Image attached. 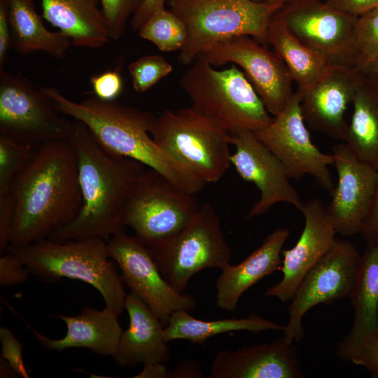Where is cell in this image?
<instances>
[{
	"mask_svg": "<svg viewBox=\"0 0 378 378\" xmlns=\"http://www.w3.org/2000/svg\"><path fill=\"white\" fill-rule=\"evenodd\" d=\"M349 362L367 369L374 378H378V337L358 348L349 357Z\"/></svg>",
	"mask_w": 378,
	"mask_h": 378,
	"instance_id": "obj_39",
	"label": "cell"
},
{
	"mask_svg": "<svg viewBox=\"0 0 378 378\" xmlns=\"http://www.w3.org/2000/svg\"><path fill=\"white\" fill-rule=\"evenodd\" d=\"M66 326V333L60 339H52L29 327L39 344L48 350L63 351L71 348L87 349L102 356L115 352L122 332L118 316L111 309L84 307L73 316L57 315Z\"/></svg>",
	"mask_w": 378,
	"mask_h": 378,
	"instance_id": "obj_24",
	"label": "cell"
},
{
	"mask_svg": "<svg viewBox=\"0 0 378 378\" xmlns=\"http://www.w3.org/2000/svg\"><path fill=\"white\" fill-rule=\"evenodd\" d=\"M360 234L364 238L378 234V176L367 215Z\"/></svg>",
	"mask_w": 378,
	"mask_h": 378,
	"instance_id": "obj_43",
	"label": "cell"
},
{
	"mask_svg": "<svg viewBox=\"0 0 378 378\" xmlns=\"http://www.w3.org/2000/svg\"><path fill=\"white\" fill-rule=\"evenodd\" d=\"M30 275L29 270L13 253L7 251L0 258V286H13L27 281Z\"/></svg>",
	"mask_w": 378,
	"mask_h": 378,
	"instance_id": "obj_36",
	"label": "cell"
},
{
	"mask_svg": "<svg viewBox=\"0 0 378 378\" xmlns=\"http://www.w3.org/2000/svg\"><path fill=\"white\" fill-rule=\"evenodd\" d=\"M185 23L187 36L178 60L190 65L207 48L240 35L266 45L269 24L282 6L255 0H167Z\"/></svg>",
	"mask_w": 378,
	"mask_h": 378,
	"instance_id": "obj_6",
	"label": "cell"
},
{
	"mask_svg": "<svg viewBox=\"0 0 378 378\" xmlns=\"http://www.w3.org/2000/svg\"><path fill=\"white\" fill-rule=\"evenodd\" d=\"M41 17L58 28L72 45L100 48L111 39L99 0H41Z\"/></svg>",
	"mask_w": 378,
	"mask_h": 378,
	"instance_id": "obj_25",
	"label": "cell"
},
{
	"mask_svg": "<svg viewBox=\"0 0 378 378\" xmlns=\"http://www.w3.org/2000/svg\"><path fill=\"white\" fill-rule=\"evenodd\" d=\"M294 0H260V1L267 3V4H285L286 3L290 2Z\"/></svg>",
	"mask_w": 378,
	"mask_h": 378,
	"instance_id": "obj_48",
	"label": "cell"
},
{
	"mask_svg": "<svg viewBox=\"0 0 378 378\" xmlns=\"http://www.w3.org/2000/svg\"><path fill=\"white\" fill-rule=\"evenodd\" d=\"M365 239L367 245L349 296L354 323L337 344V354L344 361L364 343L378 337V234Z\"/></svg>",
	"mask_w": 378,
	"mask_h": 378,
	"instance_id": "obj_21",
	"label": "cell"
},
{
	"mask_svg": "<svg viewBox=\"0 0 378 378\" xmlns=\"http://www.w3.org/2000/svg\"><path fill=\"white\" fill-rule=\"evenodd\" d=\"M337 183L326 206L337 232L360 233L377 179L378 171L361 162L344 142L332 147Z\"/></svg>",
	"mask_w": 378,
	"mask_h": 378,
	"instance_id": "obj_18",
	"label": "cell"
},
{
	"mask_svg": "<svg viewBox=\"0 0 378 378\" xmlns=\"http://www.w3.org/2000/svg\"><path fill=\"white\" fill-rule=\"evenodd\" d=\"M35 150L0 133V195L10 192L15 181L29 163Z\"/></svg>",
	"mask_w": 378,
	"mask_h": 378,
	"instance_id": "obj_31",
	"label": "cell"
},
{
	"mask_svg": "<svg viewBox=\"0 0 378 378\" xmlns=\"http://www.w3.org/2000/svg\"><path fill=\"white\" fill-rule=\"evenodd\" d=\"M12 48V34L5 0H0V69H4Z\"/></svg>",
	"mask_w": 378,
	"mask_h": 378,
	"instance_id": "obj_41",
	"label": "cell"
},
{
	"mask_svg": "<svg viewBox=\"0 0 378 378\" xmlns=\"http://www.w3.org/2000/svg\"><path fill=\"white\" fill-rule=\"evenodd\" d=\"M202 54L214 67L227 63L239 66L273 116L286 106L294 93V80L279 55L250 36L225 39Z\"/></svg>",
	"mask_w": 378,
	"mask_h": 378,
	"instance_id": "obj_14",
	"label": "cell"
},
{
	"mask_svg": "<svg viewBox=\"0 0 378 378\" xmlns=\"http://www.w3.org/2000/svg\"><path fill=\"white\" fill-rule=\"evenodd\" d=\"M69 141L77 157L82 206L77 217L48 239L102 238L124 232L125 211L132 185L146 167L104 150L82 122L74 120Z\"/></svg>",
	"mask_w": 378,
	"mask_h": 378,
	"instance_id": "obj_2",
	"label": "cell"
},
{
	"mask_svg": "<svg viewBox=\"0 0 378 378\" xmlns=\"http://www.w3.org/2000/svg\"><path fill=\"white\" fill-rule=\"evenodd\" d=\"M352 104L344 142L361 162L378 171V80L360 71Z\"/></svg>",
	"mask_w": 378,
	"mask_h": 378,
	"instance_id": "obj_26",
	"label": "cell"
},
{
	"mask_svg": "<svg viewBox=\"0 0 378 378\" xmlns=\"http://www.w3.org/2000/svg\"><path fill=\"white\" fill-rule=\"evenodd\" d=\"M124 309L129 326L121 334L113 360L120 367L165 363L170 354L160 318L132 293L126 295Z\"/></svg>",
	"mask_w": 378,
	"mask_h": 378,
	"instance_id": "obj_22",
	"label": "cell"
},
{
	"mask_svg": "<svg viewBox=\"0 0 378 378\" xmlns=\"http://www.w3.org/2000/svg\"><path fill=\"white\" fill-rule=\"evenodd\" d=\"M202 371L200 365L191 360H184L176 365L173 372H169L168 377H202Z\"/></svg>",
	"mask_w": 378,
	"mask_h": 378,
	"instance_id": "obj_44",
	"label": "cell"
},
{
	"mask_svg": "<svg viewBox=\"0 0 378 378\" xmlns=\"http://www.w3.org/2000/svg\"><path fill=\"white\" fill-rule=\"evenodd\" d=\"M354 40L358 54L357 65L378 55V7L357 18Z\"/></svg>",
	"mask_w": 378,
	"mask_h": 378,
	"instance_id": "obj_33",
	"label": "cell"
},
{
	"mask_svg": "<svg viewBox=\"0 0 378 378\" xmlns=\"http://www.w3.org/2000/svg\"><path fill=\"white\" fill-rule=\"evenodd\" d=\"M90 84L97 97L105 101H114L122 92L123 83L118 71L108 70L92 76Z\"/></svg>",
	"mask_w": 378,
	"mask_h": 378,
	"instance_id": "obj_37",
	"label": "cell"
},
{
	"mask_svg": "<svg viewBox=\"0 0 378 378\" xmlns=\"http://www.w3.org/2000/svg\"><path fill=\"white\" fill-rule=\"evenodd\" d=\"M17 374L7 363V361L1 356L0 358V377H10Z\"/></svg>",
	"mask_w": 378,
	"mask_h": 378,
	"instance_id": "obj_47",
	"label": "cell"
},
{
	"mask_svg": "<svg viewBox=\"0 0 378 378\" xmlns=\"http://www.w3.org/2000/svg\"><path fill=\"white\" fill-rule=\"evenodd\" d=\"M169 371L164 363L144 365L143 370L134 377L167 378Z\"/></svg>",
	"mask_w": 378,
	"mask_h": 378,
	"instance_id": "obj_45",
	"label": "cell"
},
{
	"mask_svg": "<svg viewBox=\"0 0 378 378\" xmlns=\"http://www.w3.org/2000/svg\"><path fill=\"white\" fill-rule=\"evenodd\" d=\"M167 0H143L139 8L130 20L132 29L138 31L140 27L153 14L164 8Z\"/></svg>",
	"mask_w": 378,
	"mask_h": 378,
	"instance_id": "obj_42",
	"label": "cell"
},
{
	"mask_svg": "<svg viewBox=\"0 0 378 378\" xmlns=\"http://www.w3.org/2000/svg\"><path fill=\"white\" fill-rule=\"evenodd\" d=\"M106 241L108 255L120 271L123 284L146 304L164 326L174 312H190L195 308L194 296L177 291L165 280L150 248L136 236L121 232Z\"/></svg>",
	"mask_w": 378,
	"mask_h": 378,
	"instance_id": "obj_13",
	"label": "cell"
},
{
	"mask_svg": "<svg viewBox=\"0 0 378 378\" xmlns=\"http://www.w3.org/2000/svg\"><path fill=\"white\" fill-rule=\"evenodd\" d=\"M284 326L251 313L246 317L202 320L192 316L189 312H174L164 329L167 342L184 340L193 344H203L216 335L234 331H248L258 333L274 330L283 331Z\"/></svg>",
	"mask_w": 378,
	"mask_h": 378,
	"instance_id": "obj_29",
	"label": "cell"
},
{
	"mask_svg": "<svg viewBox=\"0 0 378 378\" xmlns=\"http://www.w3.org/2000/svg\"><path fill=\"white\" fill-rule=\"evenodd\" d=\"M50 100L21 74L0 69V133L36 150L69 140L74 121L62 116Z\"/></svg>",
	"mask_w": 378,
	"mask_h": 378,
	"instance_id": "obj_10",
	"label": "cell"
},
{
	"mask_svg": "<svg viewBox=\"0 0 378 378\" xmlns=\"http://www.w3.org/2000/svg\"><path fill=\"white\" fill-rule=\"evenodd\" d=\"M329 7L358 18L378 7V0H326Z\"/></svg>",
	"mask_w": 378,
	"mask_h": 378,
	"instance_id": "obj_40",
	"label": "cell"
},
{
	"mask_svg": "<svg viewBox=\"0 0 378 378\" xmlns=\"http://www.w3.org/2000/svg\"><path fill=\"white\" fill-rule=\"evenodd\" d=\"M255 1H260V0H255Z\"/></svg>",
	"mask_w": 378,
	"mask_h": 378,
	"instance_id": "obj_49",
	"label": "cell"
},
{
	"mask_svg": "<svg viewBox=\"0 0 378 378\" xmlns=\"http://www.w3.org/2000/svg\"><path fill=\"white\" fill-rule=\"evenodd\" d=\"M290 236L286 228L278 227L261 245L237 265L227 264L216 281V305L233 312L242 295L266 276L280 270L282 248Z\"/></svg>",
	"mask_w": 378,
	"mask_h": 378,
	"instance_id": "obj_23",
	"label": "cell"
},
{
	"mask_svg": "<svg viewBox=\"0 0 378 378\" xmlns=\"http://www.w3.org/2000/svg\"><path fill=\"white\" fill-rule=\"evenodd\" d=\"M301 99L298 89L271 123L255 134L281 161L290 178L310 175L331 194L335 185L329 166L334 157L312 142L301 112Z\"/></svg>",
	"mask_w": 378,
	"mask_h": 378,
	"instance_id": "obj_15",
	"label": "cell"
},
{
	"mask_svg": "<svg viewBox=\"0 0 378 378\" xmlns=\"http://www.w3.org/2000/svg\"><path fill=\"white\" fill-rule=\"evenodd\" d=\"M172 71V65L159 55H144L128 66L132 87L138 93L146 92Z\"/></svg>",
	"mask_w": 378,
	"mask_h": 378,
	"instance_id": "obj_32",
	"label": "cell"
},
{
	"mask_svg": "<svg viewBox=\"0 0 378 378\" xmlns=\"http://www.w3.org/2000/svg\"><path fill=\"white\" fill-rule=\"evenodd\" d=\"M139 36L160 50H180L185 44L187 29L183 20L170 10H158L138 29Z\"/></svg>",
	"mask_w": 378,
	"mask_h": 378,
	"instance_id": "obj_30",
	"label": "cell"
},
{
	"mask_svg": "<svg viewBox=\"0 0 378 378\" xmlns=\"http://www.w3.org/2000/svg\"><path fill=\"white\" fill-rule=\"evenodd\" d=\"M38 88L59 112L85 125L107 152L138 161L192 194L206 184L157 145L150 134L156 118L153 113L94 95L74 102L55 88Z\"/></svg>",
	"mask_w": 378,
	"mask_h": 378,
	"instance_id": "obj_3",
	"label": "cell"
},
{
	"mask_svg": "<svg viewBox=\"0 0 378 378\" xmlns=\"http://www.w3.org/2000/svg\"><path fill=\"white\" fill-rule=\"evenodd\" d=\"M304 377L295 343L284 335L271 342L218 351L209 374V378Z\"/></svg>",
	"mask_w": 378,
	"mask_h": 378,
	"instance_id": "obj_19",
	"label": "cell"
},
{
	"mask_svg": "<svg viewBox=\"0 0 378 378\" xmlns=\"http://www.w3.org/2000/svg\"><path fill=\"white\" fill-rule=\"evenodd\" d=\"M360 260L352 242L335 238L328 251L306 274L290 300L288 321L283 330L287 341L298 343L302 340V319L311 308L349 298Z\"/></svg>",
	"mask_w": 378,
	"mask_h": 378,
	"instance_id": "obj_11",
	"label": "cell"
},
{
	"mask_svg": "<svg viewBox=\"0 0 378 378\" xmlns=\"http://www.w3.org/2000/svg\"><path fill=\"white\" fill-rule=\"evenodd\" d=\"M201 204L195 194L181 189L156 170L145 168L131 188L125 225L149 246L186 227Z\"/></svg>",
	"mask_w": 378,
	"mask_h": 378,
	"instance_id": "obj_9",
	"label": "cell"
},
{
	"mask_svg": "<svg viewBox=\"0 0 378 378\" xmlns=\"http://www.w3.org/2000/svg\"><path fill=\"white\" fill-rule=\"evenodd\" d=\"M181 76L179 84L191 107L229 133L257 132L273 117L244 74L234 64L217 70L201 54Z\"/></svg>",
	"mask_w": 378,
	"mask_h": 378,
	"instance_id": "obj_5",
	"label": "cell"
},
{
	"mask_svg": "<svg viewBox=\"0 0 378 378\" xmlns=\"http://www.w3.org/2000/svg\"><path fill=\"white\" fill-rule=\"evenodd\" d=\"M12 34V48L20 55L42 51L63 58L71 39L63 32L48 30L35 9L34 0H5Z\"/></svg>",
	"mask_w": 378,
	"mask_h": 378,
	"instance_id": "obj_27",
	"label": "cell"
},
{
	"mask_svg": "<svg viewBox=\"0 0 378 378\" xmlns=\"http://www.w3.org/2000/svg\"><path fill=\"white\" fill-rule=\"evenodd\" d=\"M150 134L164 153L206 183L221 179L232 164L230 134L191 106L164 110Z\"/></svg>",
	"mask_w": 378,
	"mask_h": 378,
	"instance_id": "obj_7",
	"label": "cell"
},
{
	"mask_svg": "<svg viewBox=\"0 0 378 378\" xmlns=\"http://www.w3.org/2000/svg\"><path fill=\"white\" fill-rule=\"evenodd\" d=\"M0 342L1 356L7 361L17 375L22 378H29L30 376L22 357L23 346L10 328L1 326Z\"/></svg>",
	"mask_w": 378,
	"mask_h": 378,
	"instance_id": "obj_35",
	"label": "cell"
},
{
	"mask_svg": "<svg viewBox=\"0 0 378 378\" xmlns=\"http://www.w3.org/2000/svg\"><path fill=\"white\" fill-rule=\"evenodd\" d=\"M148 247L163 277L180 293H185L197 272L209 268L222 270L230 263L232 256L220 216L209 202L201 204L183 229Z\"/></svg>",
	"mask_w": 378,
	"mask_h": 378,
	"instance_id": "obj_8",
	"label": "cell"
},
{
	"mask_svg": "<svg viewBox=\"0 0 378 378\" xmlns=\"http://www.w3.org/2000/svg\"><path fill=\"white\" fill-rule=\"evenodd\" d=\"M356 68L378 80V55L360 62Z\"/></svg>",
	"mask_w": 378,
	"mask_h": 378,
	"instance_id": "obj_46",
	"label": "cell"
},
{
	"mask_svg": "<svg viewBox=\"0 0 378 378\" xmlns=\"http://www.w3.org/2000/svg\"><path fill=\"white\" fill-rule=\"evenodd\" d=\"M267 42L281 58L302 92L312 88L336 66L272 18L268 27Z\"/></svg>",
	"mask_w": 378,
	"mask_h": 378,
	"instance_id": "obj_28",
	"label": "cell"
},
{
	"mask_svg": "<svg viewBox=\"0 0 378 378\" xmlns=\"http://www.w3.org/2000/svg\"><path fill=\"white\" fill-rule=\"evenodd\" d=\"M7 251L15 253L30 274L42 281L68 278L88 284L100 293L106 307L118 316L122 314L127 294L118 267L108 255L106 240L48 238Z\"/></svg>",
	"mask_w": 378,
	"mask_h": 378,
	"instance_id": "obj_4",
	"label": "cell"
},
{
	"mask_svg": "<svg viewBox=\"0 0 378 378\" xmlns=\"http://www.w3.org/2000/svg\"><path fill=\"white\" fill-rule=\"evenodd\" d=\"M10 192L15 216L8 249L48 239L71 223L83 200L77 157L70 141H53L37 148Z\"/></svg>",
	"mask_w": 378,
	"mask_h": 378,
	"instance_id": "obj_1",
	"label": "cell"
},
{
	"mask_svg": "<svg viewBox=\"0 0 378 378\" xmlns=\"http://www.w3.org/2000/svg\"><path fill=\"white\" fill-rule=\"evenodd\" d=\"M15 216V203L11 192L0 195V253L7 251Z\"/></svg>",
	"mask_w": 378,
	"mask_h": 378,
	"instance_id": "obj_38",
	"label": "cell"
},
{
	"mask_svg": "<svg viewBox=\"0 0 378 378\" xmlns=\"http://www.w3.org/2000/svg\"><path fill=\"white\" fill-rule=\"evenodd\" d=\"M107 24L110 38L120 39L127 23L139 8L143 0H99Z\"/></svg>",
	"mask_w": 378,
	"mask_h": 378,
	"instance_id": "obj_34",
	"label": "cell"
},
{
	"mask_svg": "<svg viewBox=\"0 0 378 378\" xmlns=\"http://www.w3.org/2000/svg\"><path fill=\"white\" fill-rule=\"evenodd\" d=\"M235 148L231 164L242 179L253 183L260 198L251 206L248 218L260 216L278 203L291 204L299 210L304 202L291 184L286 168L255 132L244 131L230 135Z\"/></svg>",
	"mask_w": 378,
	"mask_h": 378,
	"instance_id": "obj_16",
	"label": "cell"
},
{
	"mask_svg": "<svg viewBox=\"0 0 378 378\" xmlns=\"http://www.w3.org/2000/svg\"><path fill=\"white\" fill-rule=\"evenodd\" d=\"M300 211L304 218L302 232L293 247L281 252V279L264 293L283 302L290 301L306 274L328 251L337 234L320 200L304 202Z\"/></svg>",
	"mask_w": 378,
	"mask_h": 378,
	"instance_id": "obj_17",
	"label": "cell"
},
{
	"mask_svg": "<svg viewBox=\"0 0 378 378\" xmlns=\"http://www.w3.org/2000/svg\"><path fill=\"white\" fill-rule=\"evenodd\" d=\"M359 75L357 68L335 66L312 88L301 92L300 108L306 125L344 141L348 128L344 113L352 103Z\"/></svg>",
	"mask_w": 378,
	"mask_h": 378,
	"instance_id": "obj_20",
	"label": "cell"
},
{
	"mask_svg": "<svg viewBox=\"0 0 378 378\" xmlns=\"http://www.w3.org/2000/svg\"><path fill=\"white\" fill-rule=\"evenodd\" d=\"M272 18L332 64L356 68L357 18L336 10L321 0H294L283 4Z\"/></svg>",
	"mask_w": 378,
	"mask_h": 378,
	"instance_id": "obj_12",
	"label": "cell"
}]
</instances>
